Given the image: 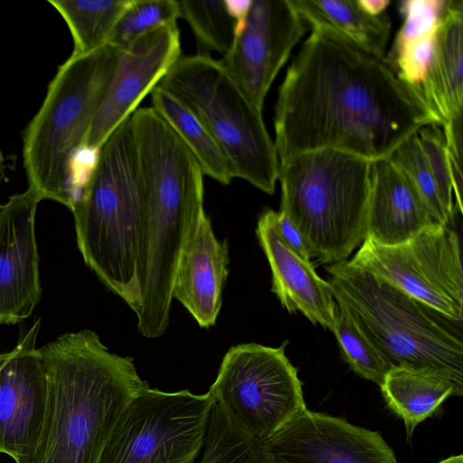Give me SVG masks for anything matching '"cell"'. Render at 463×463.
<instances>
[{
    "mask_svg": "<svg viewBox=\"0 0 463 463\" xmlns=\"http://www.w3.org/2000/svg\"><path fill=\"white\" fill-rule=\"evenodd\" d=\"M428 125L433 122L418 92L385 57L315 26L279 86L274 144L279 162L321 149L374 161Z\"/></svg>",
    "mask_w": 463,
    "mask_h": 463,
    "instance_id": "6da1fadb",
    "label": "cell"
},
{
    "mask_svg": "<svg viewBox=\"0 0 463 463\" xmlns=\"http://www.w3.org/2000/svg\"><path fill=\"white\" fill-rule=\"evenodd\" d=\"M144 204L137 329L147 338L169 325L176 269L203 209V173L168 122L152 107L130 116Z\"/></svg>",
    "mask_w": 463,
    "mask_h": 463,
    "instance_id": "7a4b0ae2",
    "label": "cell"
},
{
    "mask_svg": "<svg viewBox=\"0 0 463 463\" xmlns=\"http://www.w3.org/2000/svg\"><path fill=\"white\" fill-rule=\"evenodd\" d=\"M47 377L44 424L23 463H99L122 413L147 383L128 356L110 353L91 330L39 348Z\"/></svg>",
    "mask_w": 463,
    "mask_h": 463,
    "instance_id": "3957f363",
    "label": "cell"
},
{
    "mask_svg": "<svg viewBox=\"0 0 463 463\" xmlns=\"http://www.w3.org/2000/svg\"><path fill=\"white\" fill-rule=\"evenodd\" d=\"M86 265L136 313L144 236V204L130 117L102 145L71 209Z\"/></svg>",
    "mask_w": 463,
    "mask_h": 463,
    "instance_id": "277c9868",
    "label": "cell"
},
{
    "mask_svg": "<svg viewBox=\"0 0 463 463\" xmlns=\"http://www.w3.org/2000/svg\"><path fill=\"white\" fill-rule=\"evenodd\" d=\"M121 50L108 44L71 55L50 82L45 98L23 137L28 182L42 200L70 210L80 198L75 159L117 73Z\"/></svg>",
    "mask_w": 463,
    "mask_h": 463,
    "instance_id": "5b68a950",
    "label": "cell"
},
{
    "mask_svg": "<svg viewBox=\"0 0 463 463\" xmlns=\"http://www.w3.org/2000/svg\"><path fill=\"white\" fill-rule=\"evenodd\" d=\"M326 270L335 302L388 369H437L463 384L461 325L347 260Z\"/></svg>",
    "mask_w": 463,
    "mask_h": 463,
    "instance_id": "8992f818",
    "label": "cell"
},
{
    "mask_svg": "<svg viewBox=\"0 0 463 463\" xmlns=\"http://www.w3.org/2000/svg\"><path fill=\"white\" fill-rule=\"evenodd\" d=\"M372 161L334 149L279 162L283 209L321 264L347 260L366 238Z\"/></svg>",
    "mask_w": 463,
    "mask_h": 463,
    "instance_id": "52a82bcc",
    "label": "cell"
},
{
    "mask_svg": "<svg viewBox=\"0 0 463 463\" xmlns=\"http://www.w3.org/2000/svg\"><path fill=\"white\" fill-rule=\"evenodd\" d=\"M205 126L235 177L273 194L279 160L262 111L248 99L222 61L204 53L180 55L158 82Z\"/></svg>",
    "mask_w": 463,
    "mask_h": 463,
    "instance_id": "ba28073f",
    "label": "cell"
},
{
    "mask_svg": "<svg viewBox=\"0 0 463 463\" xmlns=\"http://www.w3.org/2000/svg\"><path fill=\"white\" fill-rule=\"evenodd\" d=\"M287 342L231 347L209 390L230 420L259 441L306 408L298 369L285 354Z\"/></svg>",
    "mask_w": 463,
    "mask_h": 463,
    "instance_id": "9c48e42d",
    "label": "cell"
},
{
    "mask_svg": "<svg viewBox=\"0 0 463 463\" xmlns=\"http://www.w3.org/2000/svg\"><path fill=\"white\" fill-rule=\"evenodd\" d=\"M210 392H164L146 383L122 413L99 463H192L204 446Z\"/></svg>",
    "mask_w": 463,
    "mask_h": 463,
    "instance_id": "30bf717a",
    "label": "cell"
},
{
    "mask_svg": "<svg viewBox=\"0 0 463 463\" xmlns=\"http://www.w3.org/2000/svg\"><path fill=\"white\" fill-rule=\"evenodd\" d=\"M349 261L462 325L461 245L450 224H436L395 245L365 238Z\"/></svg>",
    "mask_w": 463,
    "mask_h": 463,
    "instance_id": "8fae6325",
    "label": "cell"
},
{
    "mask_svg": "<svg viewBox=\"0 0 463 463\" xmlns=\"http://www.w3.org/2000/svg\"><path fill=\"white\" fill-rule=\"evenodd\" d=\"M308 29L291 0H252L242 30L221 61L260 110L274 80Z\"/></svg>",
    "mask_w": 463,
    "mask_h": 463,
    "instance_id": "7c38bea8",
    "label": "cell"
},
{
    "mask_svg": "<svg viewBox=\"0 0 463 463\" xmlns=\"http://www.w3.org/2000/svg\"><path fill=\"white\" fill-rule=\"evenodd\" d=\"M40 319L10 351L0 354V453L15 463L34 451L44 424L48 386L39 349Z\"/></svg>",
    "mask_w": 463,
    "mask_h": 463,
    "instance_id": "4fadbf2b",
    "label": "cell"
},
{
    "mask_svg": "<svg viewBox=\"0 0 463 463\" xmlns=\"http://www.w3.org/2000/svg\"><path fill=\"white\" fill-rule=\"evenodd\" d=\"M262 443L275 463H398L379 432L307 407Z\"/></svg>",
    "mask_w": 463,
    "mask_h": 463,
    "instance_id": "5bb4252c",
    "label": "cell"
},
{
    "mask_svg": "<svg viewBox=\"0 0 463 463\" xmlns=\"http://www.w3.org/2000/svg\"><path fill=\"white\" fill-rule=\"evenodd\" d=\"M181 55L176 24L159 27L121 50L109 92L91 123L83 147L100 149L111 133L136 110Z\"/></svg>",
    "mask_w": 463,
    "mask_h": 463,
    "instance_id": "9a60e30c",
    "label": "cell"
},
{
    "mask_svg": "<svg viewBox=\"0 0 463 463\" xmlns=\"http://www.w3.org/2000/svg\"><path fill=\"white\" fill-rule=\"evenodd\" d=\"M39 196L31 189L9 197L0 210V323L31 316L41 297L35 215Z\"/></svg>",
    "mask_w": 463,
    "mask_h": 463,
    "instance_id": "2e32d148",
    "label": "cell"
},
{
    "mask_svg": "<svg viewBox=\"0 0 463 463\" xmlns=\"http://www.w3.org/2000/svg\"><path fill=\"white\" fill-rule=\"evenodd\" d=\"M256 235L272 273L271 291L288 313L301 312L312 324L332 330L336 302L330 285L313 264L296 252L282 238L277 213L264 209Z\"/></svg>",
    "mask_w": 463,
    "mask_h": 463,
    "instance_id": "e0dca14e",
    "label": "cell"
},
{
    "mask_svg": "<svg viewBox=\"0 0 463 463\" xmlns=\"http://www.w3.org/2000/svg\"><path fill=\"white\" fill-rule=\"evenodd\" d=\"M229 250L219 241L205 212L184 249L175 275L172 296L201 327L215 324L229 274Z\"/></svg>",
    "mask_w": 463,
    "mask_h": 463,
    "instance_id": "ac0fdd59",
    "label": "cell"
},
{
    "mask_svg": "<svg viewBox=\"0 0 463 463\" xmlns=\"http://www.w3.org/2000/svg\"><path fill=\"white\" fill-rule=\"evenodd\" d=\"M436 224L413 184L388 157L372 161L366 238L395 245Z\"/></svg>",
    "mask_w": 463,
    "mask_h": 463,
    "instance_id": "d6986e66",
    "label": "cell"
},
{
    "mask_svg": "<svg viewBox=\"0 0 463 463\" xmlns=\"http://www.w3.org/2000/svg\"><path fill=\"white\" fill-rule=\"evenodd\" d=\"M433 125L462 118L463 1L446 2L426 72L416 88Z\"/></svg>",
    "mask_w": 463,
    "mask_h": 463,
    "instance_id": "ffe728a7",
    "label": "cell"
},
{
    "mask_svg": "<svg viewBox=\"0 0 463 463\" xmlns=\"http://www.w3.org/2000/svg\"><path fill=\"white\" fill-rule=\"evenodd\" d=\"M380 389L389 409L402 420L408 439L447 398L463 394V384L432 368L391 367Z\"/></svg>",
    "mask_w": 463,
    "mask_h": 463,
    "instance_id": "44dd1931",
    "label": "cell"
},
{
    "mask_svg": "<svg viewBox=\"0 0 463 463\" xmlns=\"http://www.w3.org/2000/svg\"><path fill=\"white\" fill-rule=\"evenodd\" d=\"M309 29L326 26L351 39L364 50L384 57L392 28L386 14L373 16L357 0H291Z\"/></svg>",
    "mask_w": 463,
    "mask_h": 463,
    "instance_id": "7402d4cb",
    "label": "cell"
},
{
    "mask_svg": "<svg viewBox=\"0 0 463 463\" xmlns=\"http://www.w3.org/2000/svg\"><path fill=\"white\" fill-rule=\"evenodd\" d=\"M152 108L175 129L199 163L203 175L228 185L233 169L203 122L176 97L156 85L150 92Z\"/></svg>",
    "mask_w": 463,
    "mask_h": 463,
    "instance_id": "603a6c76",
    "label": "cell"
},
{
    "mask_svg": "<svg viewBox=\"0 0 463 463\" xmlns=\"http://www.w3.org/2000/svg\"><path fill=\"white\" fill-rule=\"evenodd\" d=\"M131 0H48L67 24L73 40L71 55H84L109 44Z\"/></svg>",
    "mask_w": 463,
    "mask_h": 463,
    "instance_id": "cb8c5ba5",
    "label": "cell"
},
{
    "mask_svg": "<svg viewBox=\"0 0 463 463\" xmlns=\"http://www.w3.org/2000/svg\"><path fill=\"white\" fill-rule=\"evenodd\" d=\"M203 447L199 463H275L262 441L240 430L215 402Z\"/></svg>",
    "mask_w": 463,
    "mask_h": 463,
    "instance_id": "d4e9b609",
    "label": "cell"
},
{
    "mask_svg": "<svg viewBox=\"0 0 463 463\" xmlns=\"http://www.w3.org/2000/svg\"><path fill=\"white\" fill-rule=\"evenodd\" d=\"M180 18L184 19L201 52L209 51L223 56L235 39L236 22L228 14L223 0H180Z\"/></svg>",
    "mask_w": 463,
    "mask_h": 463,
    "instance_id": "484cf974",
    "label": "cell"
},
{
    "mask_svg": "<svg viewBox=\"0 0 463 463\" xmlns=\"http://www.w3.org/2000/svg\"><path fill=\"white\" fill-rule=\"evenodd\" d=\"M180 18L177 0H131L118 21L109 44L119 50L159 27L176 24Z\"/></svg>",
    "mask_w": 463,
    "mask_h": 463,
    "instance_id": "4316f807",
    "label": "cell"
},
{
    "mask_svg": "<svg viewBox=\"0 0 463 463\" xmlns=\"http://www.w3.org/2000/svg\"><path fill=\"white\" fill-rule=\"evenodd\" d=\"M331 331L335 335L341 354L351 369L360 377L380 387L389 369L359 331L348 313L339 305L336 306Z\"/></svg>",
    "mask_w": 463,
    "mask_h": 463,
    "instance_id": "83f0119b",
    "label": "cell"
},
{
    "mask_svg": "<svg viewBox=\"0 0 463 463\" xmlns=\"http://www.w3.org/2000/svg\"><path fill=\"white\" fill-rule=\"evenodd\" d=\"M411 181L439 224H450L420 145L417 132L403 140L387 156Z\"/></svg>",
    "mask_w": 463,
    "mask_h": 463,
    "instance_id": "f1b7e54d",
    "label": "cell"
},
{
    "mask_svg": "<svg viewBox=\"0 0 463 463\" xmlns=\"http://www.w3.org/2000/svg\"><path fill=\"white\" fill-rule=\"evenodd\" d=\"M417 135L442 207L452 222L456 211L453 203V175L442 129L436 125H428L419 129Z\"/></svg>",
    "mask_w": 463,
    "mask_h": 463,
    "instance_id": "f546056e",
    "label": "cell"
},
{
    "mask_svg": "<svg viewBox=\"0 0 463 463\" xmlns=\"http://www.w3.org/2000/svg\"><path fill=\"white\" fill-rule=\"evenodd\" d=\"M277 223L282 238L288 246L307 260L314 258L308 242L283 209L277 213Z\"/></svg>",
    "mask_w": 463,
    "mask_h": 463,
    "instance_id": "4dcf8cb0",
    "label": "cell"
},
{
    "mask_svg": "<svg viewBox=\"0 0 463 463\" xmlns=\"http://www.w3.org/2000/svg\"><path fill=\"white\" fill-rule=\"evenodd\" d=\"M252 0H223L228 14L236 22L235 36L242 30Z\"/></svg>",
    "mask_w": 463,
    "mask_h": 463,
    "instance_id": "1f68e13d",
    "label": "cell"
},
{
    "mask_svg": "<svg viewBox=\"0 0 463 463\" xmlns=\"http://www.w3.org/2000/svg\"><path fill=\"white\" fill-rule=\"evenodd\" d=\"M357 2L364 11L373 16L383 14L391 3L389 0H357Z\"/></svg>",
    "mask_w": 463,
    "mask_h": 463,
    "instance_id": "d6a6232c",
    "label": "cell"
},
{
    "mask_svg": "<svg viewBox=\"0 0 463 463\" xmlns=\"http://www.w3.org/2000/svg\"><path fill=\"white\" fill-rule=\"evenodd\" d=\"M439 463H463V455L450 456Z\"/></svg>",
    "mask_w": 463,
    "mask_h": 463,
    "instance_id": "836d02e7",
    "label": "cell"
},
{
    "mask_svg": "<svg viewBox=\"0 0 463 463\" xmlns=\"http://www.w3.org/2000/svg\"><path fill=\"white\" fill-rule=\"evenodd\" d=\"M2 204H0V210H1Z\"/></svg>",
    "mask_w": 463,
    "mask_h": 463,
    "instance_id": "e575fe53",
    "label": "cell"
}]
</instances>
